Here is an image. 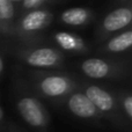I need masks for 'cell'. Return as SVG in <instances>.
Returning a JSON list of instances; mask_svg holds the SVG:
<instances>
[{
  "mask_svg": "<svg viewBox=\"0 0 132 132\" xmlns=\"http://www.w3.org/2000/svg\"><path fill=\"white\" fill-rule=\"evenodd\" d=\"M132 21V12L128 7H121L111 13H109L104 18L102 22V27L105 31L114 32L119 29H123L130 24Z\"/></svg>",
  "mask_w": 132,
  "mask_h": 132,
  "instance_id": "cell-3",
  "label": "cell"
},
{
  "mask_svg": "<svg viewBox=\"0 0 132 132\" xmlns=\"http://www.w3.org/2000/svg\"><path fill=\"white\" fill-rule=\"evenodd\" d=\"M44 0H22V5L24 9H29V11H34L37 7H39L43 4Z\"/></svg>",
  "mask_w": 132,
  "mask_h": 132,
  "instance_id": "cell-13",
  "label": "cell"
},
{
  "mask_svg": "<svg viewBox=\"0 0 132 132\" xmlns=\"http://www.w3.org/2000/svg\"><path fill=\"white\" fill-rule=\"evenodd\" d=\"M123 104H124V109H125V111H126V115L131 118L132 117V97L130 95H128L125 97Z\"/></svg>",
  "mask_w": 132,
  "mask_h": 132,
  "instance_id": "cell-14",
  "label": "cell"
},
{
  "mask_svg": "<svg viewBox=\"0 0 132 132\" xmlns=\"http://www.w3.org/2000/svg\"><path fill=\"white\" fill-rule=\"evenodd\" d=\"M2 70H4V62H2L1 57H0V73L2 72Z\"/></svg>",
  "mask_w": 132,
  "mask_h": 132,
  "instance_id": "cell-15",
  "label": "cell"
},
{
  "mask_svg": "<svg viewBox=\"0 0 132 132\" xmlns=\"http://www.w3.org/2000/svg\"><path fill=\"white\" fill-rule=\"evenodd\" d=\"M11 1L14 4V2H20V1H22V0H11Z\"/></svg>",
  "mask_w": 132,
  "mask_h": 132,
  "instance_id": "cell-17",
  "label": "cell"
},
{
  "mask_svg": "<svg viewBox=\"0 0 132 132\" xmlns=\"http://www.w3.org/2000/svg\"><path fill=\"white\" fill-rule=\"evenodd\" d=\"M56 39L66 50H75L79 46V39L70 34H65V32L56 34Z\"/></svg>",
  "mask_w": 132,
  "mask_h": 132,
  "instance_id": "cell-11",
  "label": "cell"
},
{
  "mask_svg": "<svg viewBox=\"0 0 132 132\" xmlns=\"http://www.w3.org/2000/svg\"><path fill=\"white\" fill-rule=\"evenodd\" d=\"M85 95L90 100V102L95 105L96 109L101 111H111L115 107V101L112 96L104 90L103 88L98 86H89L86 88V94Z\"/></svg>",
  "mask_w": 132,
  "mask_h": 132,
  "instance_id": "cell-6",
  "label": "cell"
},
{
  "mask_svg": "<svg viewBox=\"0 0 132 132\" xmlns=\"http://www.w3.org/2000/svg\"><path fill=\"white\" fill-rule=\"evenodd\" d=\"M18 109L22 118L29 125L39 128L45 123V115L41 103L34 97H22L18 102Z\"/></svg>",
  "mask_w": 132,
  "mask_h": 132,
  "instance_id": "cell-1",
  "label": "cell"
},
{
  "mask_svg": "<svg viewBox=\"0 0 132 132\" xmlns=\"http://www.w3.org/2000/svg\"><path fill=\"white\" fill-rule=\"evenodd\" d=\"M62 21L68 26H82L88 21L89 12L82 7H73L63 12L60 16Z\"/></svg>",
  "mask_w": 132,
  "mask_h": 132,
  "instance_id": "cell-9",
  "label": "cell"
},
{
  "mask_svg": "<svg viewBox=\"0 0 132 132\" xmlns=\"http://www.w3.org/2000/svg\"><path fill=\"white\" fill-rule=\"evenodd\" d=\"M2 117H4V111H2V109L0 108V121L2 119Z\"/></svg>",
  "mask_w": 132,
  "mask_h": 132,
  "instance_id": "cell-16",
  "label": "cell"
},
{
  "mask_svg": "<svg viewBox=\"0 0 132 132\" xmlns=\"http://www.w3.org/2000/svg\"><path fill=\"white\" fill-rule=\"evenodd\" d=\"M60 53L51 48H41L34 50L28 55L27 63L35 67H50L60 62Z\"/></svg>",
  "mask_w": 132,
  "mask_h": 132,
  "instance_id": "cell-4",
  "label": "cell"
},
{
  "mask_svg": "<svg viewBox=\"0 0 132 132\" xmlns=\"http://www.w3.org/2000/svg\"><path fill=\"white\" fill-rule=\"evenodd\" d=\"M132 45V31L128 30L125 32L115 36L108 43V49L111 52H123L130 49Z\"/></svg>",
  "mask_w": 132,
  "mask_h": 132,
  "instance_id": "cell-10",
  "label": "cell"
},
{
  "mask_svg": "<svg viewBox=\"0 0 132 132\" xmlns=\"http://www.w3.org/2000/svg\"><path fill=\"white\" fill-rule=\"evenodd\" d=\"M42 93L50 97H58L66 94L71 88V80L62 75H49L39 84Z\"/></svg>",
  "mask_w": 132,
  "mask_h": 132,
  "instance_id": "cell-2",
  "label": "cell"
},
{
  "mask_svg": "<svg viewBox=\"0 0 132 132\" xmlns=\"http://www.w3.org/2000/svg\"><path fill=\"white\" fill-rule=\"evenodd\" d=\"M51 14L43 9L30 11L21 21V28L24 31H37L41 30L49 23Z\"/></svg>",
  "mask_w": 132,
  "mask_h": 132,
  "instance_id": "cell-7",
  "label": "cell"
},
{
  "mask_svg": "<svg viewBox=\"0 0 132 132\" xmlns=\"http://www.w3.org/2000/svg\"><path fill=\"white\" fill-rule=\"evenodd\" d=\"M81 70L92 79H102L110 74L111 67L105 60L98 58H89L82 62Z\"/></svg>",
  "mask_w": 132,
  "mask_h": 132,
  "instance_id": "cell-8",
  "label": "cell"
},
{
  "mask_svg": "<svg viewBox=\"0 0 132 132\" xmlns=\"http://www.w3.org/2000/svg\"><path fill=\"white\" fill-rule=\"evenodd\" d=\"M68 108L75 116L81 118H90L97 112L95 105L82 93H74L71 95V97L68 98Z\"/></svg>",
  "mask_w": 132,
  "mask_h": 132,
  "instance_id": "cell-5",
  "label": "cell"
},
{
  "mask_svg": "<svg viewBox=\"0 0 132 132\" xmlns=\"http://www.w3.org/2000/svg\"><path fill=\"white\" fill-rule=\"evenodd\" d=\"M14 18V4L11 0H0V22H7Z\"/></svg>",
  "mask_w": 132,
  "mask_h": 132,
  "instance_id": "cell-12",
  "label": "cell"
}]
</instances>
